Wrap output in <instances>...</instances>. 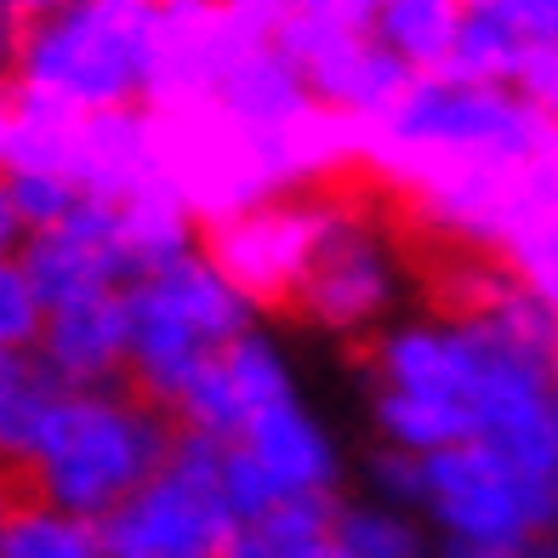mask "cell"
Wrapping results in <instances>:
<instances>
[{"label": "cell", "mask_w": 558, "mask_h": 558, "mask_svg": "<svg viewBox=\"0 0 558 558\" xmlns=\"http://www.w3.org/2000/svg\"><path fill=\"white\" fill-rule=\"evenodd\" d=\"M399 296H404V251L393 240V228L365 199L342 194L337 217L325 228L314 263L296 286L291 314L331 337L371 342L376 331L393 325Z\"/></svg>", "instance_id": "cell-6"}, {"label": "cell", "mask_w": 558, "mask_h": 558, "mask_svg": "<svg viewBox=\"0 0 558 558\" xmlns=\"http://www.w3.org/2000/svg\"><path fill=\"white\" fill-rule=\"evenodd\" d=\"M251 325H257V308L194 245L125 286V383L160 411H177L194 376Z\"/></svg>", "instance_id": "cell-4"}, {"label": "cell", "mask_w": 558, "mask_h": 558, "mask_svg": "<svg viewBox=\"0 0 558 558\" xmlns=\"http://www.w3.org/2000/svg\"><path fill=\"white\" fill-rule=\"evenodd\" d=\"M0 171H7V166H0ZM7 183H12V199H17L23 222H29V234L58 228L86 199V189L69 183V177H58V171H7Z\"/></svg>", "instance_id": "cell-20"}, {"label": "cell", "mask_w": 558, "mask_h": 558, "mask_svg": "<svg viewBox=\"0 0 558 558\" xmlns=\"http://www.w3.org/2000/svg\"><path fill=\"white\" fill-rule=\"evenodd\" d=\"M234 507L222 490V445L177 427L166 468L104 519L109 558H217Z\"/></svg>", "instance_id": "cell-5"}, {"label": "cell", "mask_w": 558, "mask_h": 558, "mask_svg": "<svg viewBox=\"0 0 558 558\" xmlns=\"http://www.w3.org/2000/svg\"><path fill=\"white\" fill-rule=\"evenodd\" d=\"M337 553V496L331 501H274L240 513L217 558H331Z\"/></svg>", "instance_id": "cell-14"}, {"label": "cell", "mask_w": 558, "mask_h": 558, "mask_svg": "<svg viewBox=\"0 0 558 558\" xmlns=\"http://www.w3.org/2000/svg\"><path fill=\"white\" fill-rule=\"evenodd\" d=\"M160 69L155 0H63L17 29L12 97L58 114L148 109Z\"/></svg>", "instance_id": "cell-1"}, {"label": "cell", "mask_w": 558, "mask_h": 558, "mask_svg": "<svg viewBox=\"0 0 558 558\" xmlns=\"http://www.w3.org/2000/svg\"><path fill=\"white\" fill-rule=\"evenodd\" d=\"M296 399V376H291V360L263 325H251L240 342H228L217 360L194 376V388L177 399L171 422L183 434H199V439H217V445H234L240 434L257 416H268L274 404Z\"/></svg>", "instance_id": "cell-10"}, {"label": "cell", "mask_w": 558, "mask_h": 558, "mask_svg": "<svg viewBox=\"0 0 558 558\" xmlns=\"http://www.w3.org/2000/svg\"><path fill=\"white\" fill-rule=\"evenodd\" d=\"M268 40L291 58L302 86L314 92V104L325 114H337L342 125H353V132L383 125L416 81V74L404 69L371 29H360V23L291 17V23H279Z\"/></svg>", "instance_id": "cell-9"}, {"label": "cell", "mask_w": 558, "mask_h": 558, "mask_svg": "<svg viewBox=\"0 0 558 558\" xmlns=\"http://www.w3.org/2000/svg\"><path fill=\"white\" fill-rule=\"evenodd\" d=\"M63 393L69 388L52 376V365L40 353L0 348V468L7 473L29 468V456L46 439V422L58 416Z\"/></svg>", "instance_id": "cell-13"}, {"label": "cell", "mask_w": 558, "mask_h": 558, "mask_svg": "<svg viewBox=\"0 0 558 558\" xmlns=\"http://www.w3.org/2000/svg\"><path fill=\"white\" fill-rule=\"evenodd\" d=\"M177 445V422L132 383L114 388H69L58 416L46 422L23 485L29 496L63 507L74 519L104 524L125 496H137L166 468Z\"/></svg>", "instance_id": "cell-2"}, {"label": "cell", "mask_w": 558, "mask_h": 558, "mask_svg": "<svg viewBox=\"0 0 558 558\" xmlns=\"http://www.w3.org/2000/svg\"><path fill=\"white\" fill-rule=\"evenodd\" d=\"M23 268L40 286L46 308L74 296H104V291H125L137 279L132 245H125V222H120V199L86 194L58 228L29 234L23 245Z\"/></svg>", "instance_id": "cell-11"}, {"label": "cell", "mask_w": 558, "mask_h": 558, "mask_svg": "<svg viewBox=\"0 0 558 558\" xmlns=\"http://www.w3.org/2000/svg\"><path fill=\"white\" fill-rule=\"evenodd\" d=\"M337 189H296L274 199H251L199 228V251L222 268L251 308H291L325 228L337 217Z\"/></svg>", "instance_id": "cell-7"}, {"label": "cell", "mask_w": 558, "mask_h": 558, "mask_svg": "<svg viewBox=\"0 0 558 558\" xmlns=\"http://www.w3.org/2000/svg\"><path fill=\"white\" fill-rule=\"evenodd\" d=\"M331 558H427L422 519L388 501L337 507V553Z\"/></svg>", "instance_id": "cell-17"}, {"label": "cell", "mask_w": 558, "mask_h": 558, "mask_svg": "<svg viewBox=\"0 0 558 558\" xmlns=\"http://www.w3.org/2000/svg\"><path fill=\"white\" fill-rule=\"evenodd\" d=\"M524 52L530 46L513 29H501L496 17L468 7V23H462V35H456V52H450L445 74H456V81H478V86H513L519 69H524Z\"/></svg>", "instance_id": "cell-18"}, {"label": "cell", "mask_w": 558, "mask_h": 558, "mask_svg": "<svg viewBox=\"0 0 558 558\" xmlns=\"http://www.w3.org/2000/svg\"><path fill=\"white\" fill-rule=\"evenodd\" d=\"M40 331H46V296H40V286L29 279L23 257L0 263V348L35 353Z\"/></svg>", "instance_id": "cell-19"}, {"label": "cell", "mask_w": 558, "mask_h": 558, "mask_svg": "<svg viewBox=\"0 0 558 558\" xmlns=\"http://www.w3.org/2000/svg\"><path fill=\"white\" fill-rule=\"evenodd\" d=\"M12 501V485H7V468H0V507H7Z\"/></svg>", "instance_id": "cell-26"}, {"label": "cell", "mask_w": 558, "mask_h": 558, "mask_svg": "<svg viewBox=\"0 0 558 558\" xmlns=\"http://www.w3.org/2000/svg\"><path fill=\"white\" fill-rule=\"evenodd\" d=\"M439 558H558V536L530 542V547H439Z\"/></svg>", "instance_id": "cell-23"}, {"label": "cell", "mask_w": 558, "mask_h": 558, "mask_svg": "<svg viewBox=\"0 0 558 558\" xmlns=\"http://www.w3.org/2000/svg\"><path fill=\"white\" fill-rule=\"evenodd\" d=\"M0 558H109L104 524L74 519L40 496H12L0 507Z\"/></svg>", "instance_id": "cell-16"}, {"label": "cell", "mask_w": 558, "mask_h": 558, "mask_svg": "<svg viewBox=\"0 0 558 558\" xmlns=\"http://www.w3.org/2000/svg\"><path fill=\"white\" fill-rule=\"evenodd\" d=\"M40 360L63 388H114L125 383V291L74 296L46 308Z\"/></svg>", "instance_id": "cell-12"}, {"label": "cell", "mask_w": 558, "mask_h": 558, "mask_svg": "<svg viewBox=\"0 0 558 558\" xmlns=\"http://www.w3.org/2000/svg\"><path fill=\"white\" fill-rule=\"evenodd\" d=\"M371 485L376 501L416 513L450 547H530L558 536V478L524 473L485 445L434 456L383 450L371 462Z\"/></svg>", "instance_id": "cell-3"}, {"label": "cell", "mask_w": 558, "mask_h": 558, "mask_svg": "<svg viewBox=\"0 0 558 558\" xmlns=\"http://www.w3.org/2000/svg\"><path fill=\"white\" fill-rule=\"evenodd\" d=\"M468 7L513 29L530 52H558V0H468Z\"/></svg>", "instance_id": "cell-21"}, {"label": "cell", "mask_w": 558, "mask_h": 558, "mask_svg": "<svg viewBox=\"0 0 558 558\" xmlns=\"http://www.w3.org/2000/svg\"><path fill=\"white\" fill-rule=\"evenodd\" d=\"M17 29H23V23L12 12H0V86L12 81V63H17Z\"/></svg>", "instance_id": "cell-24"}, {"label": "cell", "mask_w": 558, "mask_h": 558, "mask_svg": "<svg viewBox=\"0 0 558 558\" xmlns=\"http://www.w3.org/2000/svg\"><path fill=\"white\" fill-rule=\"evenodd\" d=\"M23 245H29V222H23L17 199H12V183H7V171H0V263L23 257Z\"/></svg>", "instance_id": "cell-22"}, {"label": "cell", "mask_w": 558, "mask_h": 558, "mask_svg": "<svg viewBox=\"0 0 558 558\" xmlns=\"http://www.w3.org/2000/svg\"><path fill=\"white\" fill-rule=\"evenodd\" d=\"M52 7H63V0H0V12H12L17 23H29V17L52 12Z\"/></svg>", "instance_id": "cell-25"}, {"label": "cell", "mask_w": 558, "mask_h": 558, "mask_svg": "<svg viewBox=\"0 0 558 558\" xmlns=\"http://www.w3.org/2000/svg\"><path fill=\"white\" fill-rule=\"evenodd\" d=\"M342 478V450L302 399L274 404L234 445H222V490L228 507L257 513L274 501H331Z\"/></svg>", "instance_id": "cell-8"}, {"label": "cell", "mask_w": 558, "mask_h": 558, "mask_svg": "<svg viewBox=\"0 0 558 558\" xmlns=\"http://www.w3.org/2000/svg\"><path fill=\"white\" fill-rule=\"evenodd\" d=\"M462 23H468V0H376L371 35L411 74H445Z\"/></svg>", "instance_id": "cell-15"}]
</instances>
